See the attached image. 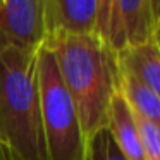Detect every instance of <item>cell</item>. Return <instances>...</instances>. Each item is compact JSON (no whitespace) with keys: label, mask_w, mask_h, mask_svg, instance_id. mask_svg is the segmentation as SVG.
<instances>
[{"label":"cell","mask_w":160,"mask_h":160,"mask_svg":"<svg viewBox=\"0 0 160 160\" xmlns=\"http://www.w3.org/2000/svg\"><path fill=\"white\" fill-rule=\"evenodd\" d=\"M43 45L55 66L74 105L86 145L107 129V114L117 91L115 52L95 33H55Z\"/></svg>","instance_id":"6da1fadb"},{"label":"cell","mask_w":160,"mask_h":160,"mask_svg":"<svg viewBox=\"0 0 160 160\" xmlns=\"http://www.w3.org/2000/svg\"><path fill=\"white\" fill-rule=\"evenodd\" d=\"M38 50L0 48V146L12 160H47L36 74Z\"/></svg>","instance_id":"7a4b0ae2"},{"label":"cell","mask_w":160,"mask_h":160,"mask_svg":"<svg viewBox=\"0 0 160 160\" xmlns=\"http://www.w3.org/2000/svg\"><path fill=\"white\" fill-rule=\"evenodd\" d=\"M36 74L47 160H88L79 119L59 76L55 59L45 45L38 50Z\"/></svg>","instance_id":"3957f363"},{"label":"cell","mask_w":160,"mask_h":160,"mask_svg":"<svg viewBox=\"0 0 160 160\" xmlns=\"http://www.w3.org/2000/svg\"><path fill=\"white\" fill-rule=\"evenodd\" d=\"M45 38V0H4L0 9V48L36 52Z\"/></svg>","instance_id":"277c9868"},{"label":"cell","mask_w":160,"mask_h":160,"mask_svg":"<svg viewBox=\"0 0 160 160\" xmlns=\"http://www.w3.org/2000/svg\"><path fill=\"white\" fill-rule=\"evenodd\" d=\"M160 14L152 0H115L107 45L114 52L158 38Z\"/></svg>","instance_id":"5b68a950"},{"label":"cell","mask_w":160,"mask_h":160,"mask_svg":"<svg viewBox=\"0 0 160 160\" xmlns=\"http://www.w3.org/2000/svg\"><path fill=\"white\" fill-rule=\"evenodd\" d=\"M47 36L55 33H95L97 0H45Z\"/></svg>","instance_id":"8992f818"},{"label":"cell","mask_w":160,"mask_h":160,"mask_svg":"<svg viewBox=\"0 0 160 160\" xmlns=\"http://www.w3.org/2000/svg\"><path fill=\"white\" fill-rule=\"evenodd\" d=\"M160 45L158 38H153L146 43L126 47L115 52L117 72L129 74L152 88L155 93H160Z\"/></svg>","instance_id":"52a82bcc"},{"label":"cell","mask_w":160,"mask_h":160,"mask_svg":"<svg viewBox=\"0 0 160 160\" xmlns=\"http://www.w3.org/2000/svg\"><path fill=\"white\" fill-rule=\"evenodd\" d=\"M107 132L128 160H145L141 153V146H139L138 128H136L132 110L128 107V103L122 100V97L117 91L108 105Z\"/></svg>","instance_id":"ba28073f"},{"label":"cell","mask_w":160,"mask_h":160,"mask_svg":"<svg viewBox=\"0 0 160 160\" xmlns=\"http://www.w3.org/2000/svg\"><path fill=\"white\" fill-rule=\"evenodd\" d=\"M117 93L134 114L157 124L160 122V93H155L136 78L122 72H117Z\"/></svg>","instance_id":"9c48e42d"},{"label":"cell","mask_w":160,"mask_h":160,"mask_svg":"<svg viewBox=\"0 0 160 160\" xmlns=\"http://www.w3.org/2000/svg\"><path fill=\"white\" fill-rule=\"evenodd\" d=\"M136 128L139 136V146L145 160H160V124L152 122L141 115L134 114Z\"/></svg>","instance_id":"30bf717a"},{"label":"cell","mask_w":160,"mask_h":160,"mask_svg":"<svg viewBox=\"0 0 160 160\" xmlns=\"http://www.w3.org/2000/svg\"><path fill=\"white\" fill-rule=\"evenodd\" d=\"M88 160H128V158L115 146L107 129H103L88 145Z\"/></svg>","instance_id":"8fae6325"},{"label":"cell","mask_w":160,"mask_h":160,"mask_svg":"<svg viewBox=\"0 0 160 160\" xmlns=\"http://www.w3.org/2000/svg\"><path fill=\"white\" fill-rule=\"evenodd\" d=\"M114 2L115 0H97V26H95V35L100 36L105 43L108 40V29H110Z\"/></svg>","instance_id":"7c38bea8"},{"label":"cell","mask_w":160,"mask_h":160,"mask_svg":"<svg viewBox=\"0 0 160 160\" xmlns=\"http://www.w3.org/2000/svg\"><path fill=\"white\" fill-rule=\"evenodd\" d=\"M0 160H12L11 157L7 155V152H5L4 148H2V146H0Z\"/></svg>","instance_id":"4fadbf2b"},{"label":"cell","mask_w":160,"mask_h":160,"mask_svg":"<svg viewBox=\"0 0 160 160\" xmlns=\"http://www.w3.org/2000/svg\"><path fill=\"white\" fill-rule=\"evenodd\" d=\"M152 5H153V9L160 14V0H152Z\"/></svg>","instance_id":"5bb4252c"},{"label":"cell","mask_w":160,"mask_h":160,"mask_svg":"<svg viewBox=\"0 0 160 160\" xmlns=\"http://www.w3.org/2000/svg\"><path fill=\"white\" fill-rule=\"evenodd\" d=\"M2 5H4V0H0V9H2Z\"/></svg>","instance_id":"9a60e30c"}]
</instances>
